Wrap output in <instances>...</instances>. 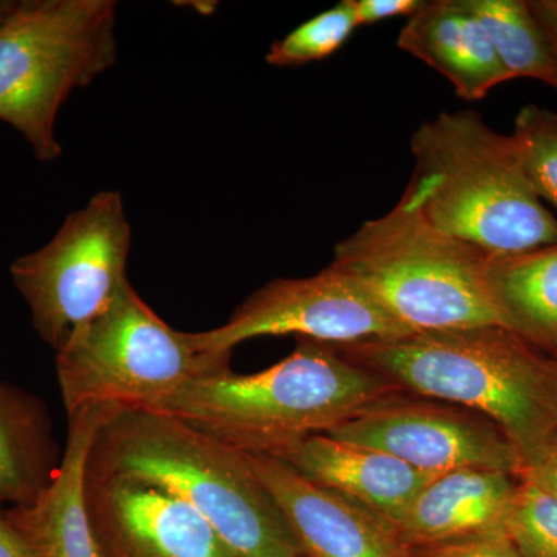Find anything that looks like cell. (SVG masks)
<instances>
[{"label": "cell", "mask_w": 557, "mask_h": 557, "mask_svg": "<svg viewBox=\"0 0 557 557\" xmlns=\"http://www.w3.org/2000/svg\"><path fill=\"white\" fill-rule=\"evenodd\" d=\"M132 230L123 197L101 190L70 214L49 244L11 263L33 327L54 351L100 318L127 282Z\"/></svg>", "instance_id": "obj_8"}, {"label": "cell", "mask_w": 557, "mask_h": 557, "mask_svg": "<svg viewBox=\"0 0 557 557\" xmlns=\"http://www.w3.org/2000/svg\"><path fill=\"white\" fill-rule=\"evenodd\" d=\"M311 482L343 494L392 525L429 480L398 458L327 434L311 435L276 457Z\"/></svg>", "instance_id": "obj_14"}, {"label": "cell", "mask_w": 557, "mask_h": 557, "mask_svg": "<svg viewBox=\"0 0 557 557\" xmlns=\"http://www.w3.org/2000/svg\"><path fill=\"white\" fill-rule=\"evenodd\" d=\"M113 0H22L0 24V120L36 159L62 156L58 113L116 61Z\"/></svg>", "instance_id": "obj_6"}, {"label": "cell", "mask_w": 557, "mask_h": 557, "mask_svg": "<svg viewBox=\"0 0 557 557\" xmlns=\"http://www.w3.org/2000/svg\"><path fill=\"white\" fill-rule=\"evenodd\" d=\"M306 557H420L391 522L271 456L244 454Z\"/></svg>", "instance_id": "obj_12"}, {"label": "cell", "mask_w": 557, "mask_h": 557, "mask_svg": "<svg viewBox=\"0 0 557 557\" xmlns=\"http://www.w3.org/2000/svg\"><path fill=\"white\" fill-rule=\"evenodd\" d=\"M403 392L487 418L527 469L557 445V358L498 325L333 346Z\"/></svg>", "instance_id": "obj_1"}, {"label": "cell", "mask_w": 557, "mask_h": 557, "mask_svg": "<svg viewBox=\"0 0 557 557\" xmlns=\"http://www.w3.org/2000/svg\"><path fill=\"white\" fill-rule=\"evenodd\" d=\"M511 138L531 188L557 211V113L536 104L523 106Z\"/></svg>", "instance_id": "obj_21"}, {"label": "cell", "mask_w": 557, "mask_h": 557, "mask_svg": "<svg viewBox=\"0 0 557 557\" xmlns=\"http://www.w3.org/2000/svg\"><path fill=\"white\" fill-rule=\"evenodd\" d=\"M358 27L354 0H343L271 44L265 61L274 67H299L325 60L336 53Z\"/></svg>", "instance_id": "obj_20"}, {"label": "cell", "mask_w": 557, "mask_h": 557, "mask_svg": "<svg viewBox=\"0 0 557 557\" xmlns=\"http://www.w3.org/2000/svg\"><path fill=\"white\" fill-rule=\"evenodd\" d=\"M520 478L491 469H457L429 480L395 530L418 549L440 547L505 528Z\"/></svg>", "instance_id": "obj_13"}, {"label": "cell", "mask_w": 557, "mask_h": 557, "mask_svg": "<svg viewBox=\"0 0 557 557\" xmlns=\"http://www.w3.org/2000/svg\"><path fill=\"white\" fill-rule=\"evenodd\" d=\"M304 557H306V556H304Z\"/></svg>", "instance_id": "obj_30"}, {"label": "cell", "mask_w": 557, "mask_h": 557, "mask_svg": "<svg viewBox=\"0 0 557 557\" xmlns=\"http://www.w3.org/2000/svg\"><path fill=\"white\" fill-rule=\"evenodd\" d=\"M398 47L453 84L458 97L483 100L512 81L465 0H429L399 32Z\"/></svg>", "instance_id": "obj_15"}, {"label": "cell", "mask_w": 557, "mask_h": 557, "mask_svg": "<svg viewBox=\"0 0 557 557\" xmlns=\"http://www.w3.org/2000/svg\"><path fill=\"white\" fill-rule=\"evenodd\" d=\"M17 2L14 0H0V24L13 13V10L16 9Z\"/></svg>", "instance_id": "obj_28"}, {"label": "cell", "mask_w": 557, "mask_h": 557, "mask_svg": "<svg viewBox=\"0 0 557 557\" xmlns=\"http://www.w3.org/2000/svg\"><path fill=\"white\" fill-rule=\"evenodd\" d=\"M100 557H240L193 505L148 480L86 471Z\"/></svg>", "instance_id": "obj_11"}, {"label": "cell", "mask_w": 557, "mask_h": 557, "mask_svg": "<svg viewBox=\"0 0 557 557\" xmlns=\"http://www.w3.org/2000/svg\"><path fill=\"white\" fill-rule=\"evenodd\" d=\"M486 282L504 327L557 358V244L490 256Z\"/></svg>", "instance_id": "obj_18"}, {"label": "cell", "mask_w": 557, "mask_h": 557, "mask_svg": "<svg viewBox=\"0 0 557 557\" xmlns=\"http://www.w3.org/2000/svg\"><path fill=\"white\" fill-rule=\"evenodd\" d=\"M61 460L44 403L0 380V504L32 507L53 482Z\"/></svg>", "instance_id": "obj_17"}, {"label": "cell", "mask_w": 557, "mask_h": 557, "mask_svg": "<svg viewBox=\"0 0 557 557\" xmlns=\"http://www.w3.org/2000/svg\"><path fill=\"white\" fill-rule=\"evenodd\" d=\"M519 478L533 483L549 496L557 497V450L549 454L537 467L523 471Z\"/></svg>", "instance_id": "obj_26"}, {"label": "cell", "mask_w": 557, "mask_h": 557, "mask_svg": "<svg viewBox=\"0 0 557 557\" xmlns=\"http://www.w3.org/2000/svg\"><path fill=\"white\" fill-rule=\"evenodd\" d=\"M231 357L197 350L129 281L100 318L57 351L67 416L83 409L157 410L194 380L230 368Z\"/></svg>", "instance_id": "obj_7"}, {"label": "cell", "mask_w": 557, "mask_h": 557, "mask_svg": "<svg viewBox=\"0 0 557 557\" xmlns=\"http://www.w3.org/2000/svg\"><path fill=\"white\" fill-rule=\"evenodd\" d=\"M505 530L525 557H557V497L520 479Z\"/></svg>", "instance_id": "obj_22"}, {"label": "cell", "mask_w": 557, "mask_h": 557, "mask_svg": "<svg viewBox=\"0 0 557 557\" xmlns=\"http://www.w3.org/2000/svg\"><path fill=\"white\" fill-rule=\"evenodd\" d=\"M327 435L379 449L429 475L491 469L520 475L515 446L487 418L437 399L395 392Z\"/></svg>", "instance_id": "obj_10"}, {"label": "cell", "mask_w": 557, "mask_h": 557, "mask_svg": "<svg viewBox=\"0 0 557 557\" xmlns=\"http://www.w3.org/2000/svg\"><path fill=\"white\" fill-rule=\"evenodd\" d=\"M490 256L424 219L405 190L387 214L362 223L333 262L413 333L504 327L486 282Z\"/></svg>", "instance_id": "obj_5"}, {"label": "cell", "mask_w": 557, "mask_h": 557, "mask_svg": "<svg viewBox=\"0 0 557 557\" xmlns=\"http://www.w3.org/2000/svg\"><path fill=\"white\" fill-rule=\"evenodd\" d=\"M87 472L164 487L201 512L240 557L306 556L244 454L171 413H113L95 437Z\"/></svg>", "instance_id": "obj_3"}, {"label": "cell", "mask_w": 557, "mask_h": 557, "mask_svg": "<svg viewBox=\"0 0 557 557\" xmlns=\"http://www.w3.org/2000/svg\"><path fill=\"white\" fill-rule=\"evenodd\" d=\"M555 450H557V445H556V448H555ZM555 450H553V453H555Z\"/></svg>", "instance_id": "obj_29"}, {"label": "cell", "mask_w": 557, "mask_h": 557, "mask_svg": "<svg viewBox=\"0 0 557 557\" xmlns=\"http://www.w3.org/2000/svg\"><path fill=\"white\" fill-rule=\"evenodd\" d=\"M512 79L541 81L557 90V53L530 0H465Z\"/></svg>", "instance_id": "obj_19"}, {"label": "cell", "mask_w": 557, "mask_h": 557, "mask_svg": "<svg viewBox=\"0 0 557 557\" xmlns=\"http://www.w3.org/2000/svg\"><path fill=\"white\" fill-rule=\"evenodd\" d=\"M282 335L348 346L410 333L358 281L330 263L314 276L269 282L248 296L225 324L190 333V341L205 354L231 357L245 341Z\"/></svg>", "instance_id": "obj_9"}, {"label": "cell", "mask_w": 557, "mask_h": 557, "mask_svg": "<svg viewBox=\"0 0 557 557\" xmlns=\"http://www.w3.org/2000/svg\"><path fill=\"white\" fill-rule=\"evenodd\" d=\"M424 0H354L359 27L392 20V17L413 16Z\"/></svg>", "instance_id": "obj_24"}, {"label": "cell", "mask_w": 557, "mask_h": 557, "mask_svg": "<svg viewBox=\"0 0 557 557\" xmlns=\"http://www.w3.org/2000/svg\"><path fill=\"white\" fill-rule=\"evenodd\" d=\"M418 553L420 557H525L508 536L505 528L487 531L453 544L420 549Z\"/></svg>", "instance_id": "obj_23"}, {"label": "cell", "mask_w": 557, "mask_h": 557, "mask_svg": "<svg viewBox=\"0 0 557 557\" xmlns=\"http://www.w3.org/2000/svg\"><path fill=\"white\" fill-rule=\"evenodd\" d=\"M115 410L89 408L69 416V434L53 482L32 507L10 508L44 557H100L86 507L91 445Z\"/></svg>", "instance_id": "obj_16"}, {"label": "cell", "mask_w": 557, "mask_h": 557, "mask_svg": "<svg viewBox=\"0 0 557 557\" xmlns=\"http://www.w3.org/2000/svg\"><path fill=\"white\" fill-rule=\"evenodd\" d=\"M530 7L557 53V0H530Z\"/></svg>", "instance_id": "obj_27"}, {"label": "cell", "mask_w": 557, "mask_h": 557, "mask_svg": "<svg viewBox=\"0 0 557 557\" xmlns=\"http://www.w3.org/2000/svg\"><path fill=\"white\" fill-rule=\"evenodd\" d=\"M0 557H44L38 545L14 520L10 507L3 504H0Z\"/></svg>", "instance_id": "obj_25"}, {"label": "cell", "mask_w": 557, "mask_h": 557, "mask_svg": "<svg viewBox=\"0 0 557 557\" xmlns=\"http://www.w3.org/2000/svg\"><path fill=\"white\" fill-rule=\"evenodd\" d=\"M399 391L335 347L299 339L277 364L249 375L228 368L201 376L157 412L171 413L242 454L277 457Z\"/></svg>", "instance_id": "obj_2"}, {"label": "cell", "mask_w": 557, "mask_h": 557, "mask_svg": "<svg viewBox=\"0 0 557 557\" xmlns=\"http://www.w3.org/2000/svg\"><path fill=\"white\" fill-rule=\"evenodd\" d=\"M408 193L435 228L487 256L557 244V218L531 188L511 135L472 110L443 112L410 138Z\"/></svg>", "instance_id": "obj_4"}]
</instances>
